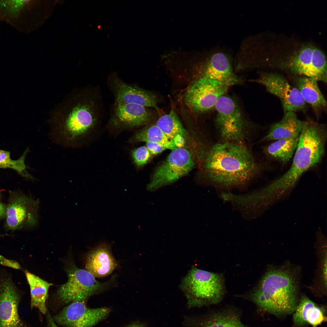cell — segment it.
<instances>
[{"mask_svg": "<svg viewBox=\"0 0 327 327\" xmlns=\"http://www.w3.org/2000/svg\"><path fill=\"white\" fill-rule=\"evenodd\" d=\"M104 113L99 87L74 90L51 112L48 122L50 138L62 147L78 148Z\"/></svg>", "mask_w": 327, "mask_h": 327, "instance_id": "obj_1", "label": "cell"}, {"mask_svg": "<svg viewBox=\"0 0 327 327\" xmlns=\"http://www.w3.org/2000/svg\"><path fill=\"white\" fill-rule=\"evenodd\" d=\"M203 170L211 180L230 185L250 179L259 172L260 167L242 143L224 141L213 145L206 153Z\"/></svg>", "mask_w": 327, "mask_h": 327, "instance_id": "obj_2", "label": "cell"}, {"mask_svg": "<svg viewBox=\"0 0 327 327\" xmlns=\"http://www.w3.org/2000/svg\"><path fill=\"white\" fill-rule=\"evenodd\" d=\"M298 282L289 268L268 269L247 298L260 309L277 316L293 313L299 302Z\"/></svg>", "mask_w": 327, "mask_h": 327, "instance_id": "obj_3", "label": "cell"}, {"mask_svg": "<svg viewBox=\"0 0 327 327\" xmlns=\"http://www.w3.org/2000/svg\"><path fill=\"white\" fill-rule=\"evenodd\" d=\"M326 126L314 121H303V126L289 170L277 179L287 187L294 190L302 175L322 160L327 140Z\"/></svg>", "mask_w": 327, "mask_h": 327, "instance_id": "obj_4", "label": "cell"}, {"mask_svg": "<svg viewBox=\"0 0 327 327\" xmlns=\"http://www.w3.org/2000/svg\"><path fill=\"white\" fill-rule=\"evenodd\" d=\"M180 288L187 300L189 308L215 304L225 293L222 274L192 267L182 280Z\"/></svg>", "mask_w": 327, "mask_h": 327, "instance_id": "obj_5", "label": "cell"}, {"mask_svg": "<svg viewBox=\"0 0 327 327\" xmlns=\"http://www.w3.org/2000/svg\"><path fill=\"white\" fill-rule=\"evenodd\" d=\"M54 7L51 1L0 0V20L29 32L40 27Z\"/></svg>", "mask_w": 327, "mask_h": 327, "instance_id": "obj_6", "label": "cell"}, {"mask_svg": "<svg viewBox=\"0 0 327 327\" xmlns=\"http://www.w3.org/2000/svg\"><path fill=\"white\" fill-rule=\"evenodd\" d=\"M65 270L68 280L60 286L57 292L58 299L65 304L85 300L89 297L105 289L110 282H98L89 272L78 268L72 262L68 264Z\"/></svg>", "mask_w": 327, "mask_h": 327, "instance_id": "obj_7", "label": "cell"}, {"mask_svg": "<svg viewBox=\"0 0 327 327\" xmlns=\"http://www.w3.org/2000/svg\"><path fill=\"white\" fill-rule=\"evenodd\" d=\"M39 201L21 192L10 191L7 205L5 227L8 230L36 228L39 221Z\"/></svg>", "mask_w": 327, "mask_h": 327, "instance_id": "obj_8", "label": "cell"}, {"mask_svg": "<svg viewBox=\"0 0 327 327\" xmlns=\"http://www.w3.org/2000/svg\"><path fill=\"white\" fill-rule=\"evenodd\" d=\"M281 65V68L292 74L326 82V56L321 50L312 45L303 46Z\"/></svg>", "mask_w": 327, "mask_h": 327, "instance_id": "obj_9", "label": "cell"}, {"mask_svg": "<svg viewBox=\"0 0 327 327\" xmlns=\"http://www.w3.org/2000/svg\"><path fill=\"white\" fill-rule=\"evenodd\" d=\"M195 165L192 156L187 149L181 147L172 150L155 169L147 189L153 190L174 183L187 175Z\"/></svg>", "mask_w": 327, "mask_h": 327, "instance_id": "obj_10", "label": "cell"}, {"mask_svg": "<svg viewBox=\"0 0 327 327\" xmlns=\"http://www.w3.org/2000/svg\"><path fill=\"white\" fill-rule=\"evenodd\" d=\"M230 87L223 83L206 78H199L185 91L184 103L194 113L208 111L215 107L218 99Z\"/></svg>", "mask_w": 327, "mask_h": 327, "instance_id": "obj_11", "label": "cell"}, {"mask_svg": "<svg viewBox=\"0 0 327 327\" xmlns=\"http://www.w3.org/2000/svg\"><path fill=\"white\" fill-rule=\"evenodd\" d=\"M214 107L216 124L222 138L225 141L241 143L245 136V124L236 104L231 98L223 95Z\"/></svg>", "mask_w": 327, "mask_h": 327, "instance_id": "obj_12", "label": "cell"}, {"mask_svg": "<svg viewBox=\"0 0 327 327\" xmlns=\"http://www.w3.org/2000/svg\"><path fill=\"white\" fill-rule=\"evenodd\" d=\"M110 311L105 307L88 308L84 300H81L71 303L53 318L63 327H92L104 319Z\"/></svg>", "mask_w": 327, "mask_h": 327, "instance_id": "obj_13", "label": "cell"}, {"mask_svg": "<svg viewBox=\"0 0 327 327\" xmlns=\"http://www.w3.org/2000/svg\"><path fill=\"white\" fill-rule=\"evenodd\" d=\"M255 81L279 98L285 113L295 112L306 107V103L299 90L282 75L274 73H264Z\"/></svg>", "mask_w": 327, "mask_h": 327, "instance_id": "obj_14", "label": "cell"}, {"mask_svg": "<svg viewBox=\"0 0 327 327\" xmlns=\"http://www.w3.org/2000/svg\"><path fill=\"white\" fill-rule=\"evenodd\" d=\"M106 82L114 96V102L137 104L149 108L155 107L157 104L152 93L136 84L126 82L116 72L108 75Z\"/></svg>", "mask_w": 327, "mask_h": 327, "instance_id": "obj_15", "label": "cell"}, {"mask_svg": "<svg viewBox=\"0 0 327 327\" xmlns=\"http://www.w3.org/2000/svg\"><path fill=\"white\" fill-rule=\"evenodd\" d=\"M18 289L7 275L0 276V327H26L19 316Z\"/></svg>", "mask_w": 327, "mask_h": 327, "instance_id": "obj_16", "label": "cell"}, {"mask_svg": "<svg viewBox=\"0 0 327 327\" xmlns=\"http://www.w3.org/2000/svg\"><path fill=\"white\" fill-rule=\"evenodd\" d=\"M110 114V124L117 127L133 128L146 126L152 117L149 107L114 102L111 107Z\"/></svg>", "mask_w": 327, "mask_h": 327, "instance_id": "obj_17", "label": "cell"}, {"mask_svg": "<svg viewBox=\"0 0 327 327\" xmlns=\"http://www.w3.org/2000/svg\"><path fill=\"white\" fill-rule=\"evenodd\" d=\"M201 71L199 78L213 80L229 87L240 82L233 72L229 56L223 52L217 51L210 54L204 62Z\"/></svg>", "mask_w": 327, "mask_h": 327, "instance_id": "obj_18", "label": "cell"}, {"mask_svg": "<svg viewBox=\"0 0 327 327\" xmlns=\"http://www.w3.org/2000/svg\"><path fill=\"white\" fill-rule=\"evenodd\" d=\"M183 322L185 327H248L242 322L239 313L232 308L187 316Z\"/></svg>", "mask_w": 327, "mask_h": 327, "instance_id": "obj_19", "label": "cell"}, {"mask_svg": "<svg viewBox=\"0 0 327 327\" xmlns=\"http://www.w3.org/2000/svg\"><path fill=\"white\" fill-rule=\"evenodd\" d=\"M109 246L102 243L91 250L86 260V270L95 277H102L111 274L117 266Z\"/></svg>", "mask_w": 327, "mask_h": 327, "instance_id": "obj_20", "label": "cell"}, {"mask_svg": "<svg viewBox=\"0 0 327 327\" xmlns=\"http://www.w3.org/2000/svg\"><path fill=\"white\" fill-rule=\"evenodd\" d=\"M293 313V325L296 327L309 324L316 327L326 320L324 308L305 296L301 298Z\"/></svg>", "mask_w": 327, "mask_h": 327, "instance_id": "obj_21", "label": "cell"}, {"mask_svg": "<svg viewBox=\"0 0 327 327\" xmlns=\"http://www.w3.org/2000/svg\"><path fill=\"white\" fill-rule=\"evenodd\" d=\"M295 112H288L279 122L273 124L264 137L267 140H276L299 136L303 126Z\"/></svg>", "mask_w": 327, "mask_h": 327, "instance_id": "obj_22", "label": "cell"}, {"mask_svg": "<svg viewBox=\"0 0 327 327\" xmlns=\"http://www.w3.org/2000/svg\"><path fill=\"white\" fill-rule=\"evenodd\" d=\"M156 124L177 147H182L186 132L173 108L168 113L160 117Z\"/></svg>", "mask_w": 327, "mask_h": 327, "instance_id": "obj_23", "label": "cell"}, {"mask_svg": "<svg viewBox=\"0 0 327 327\" xmlns=\"http://www.w3.org/2000/svg\"><path fill=\"white\" fill-rule=\"evenodd\" d=\"M316 80L306 76H298L296 78V88L306 103L315 109L325 107L326 102Z\"/></svg>", "mask_w": 327, "mask_h": 327, "instance_id": "obj_24", "label": "cell"}, {"mask_svg": "<svg viewBox=\"0 0 327 327\" xmlns=\"http://www.w3.org/2000/svg\"><path fill=\"white\" fill-rule=\"evenodd\" d=\"M25 274L29 285L31 296V309L37 308L43 314L47 312L46 302L49 287L53 285L39 277L25 271Z\"/></svg>", "mask_w": 327, "mask_h": 327, "instance_id": "obj_25", "label": "cell"}, {"mask_svg": "<svg viewBox=\"0 0 327 327\" xmlns=\"http://www.w3.org/2000/svg\"><path fill=\"white\" fill-rule=\"evenodd\" d=\"M145 126L135 134L132 140L135 142L156 143L171 150L178 148L156 124H147Z\"/></svg>", "mask_w": 327, "mask_h": 327, "instance_id": "obj_26", "label": "cell"}, {"mask_svg": "<svg viewBox=\"0 0 327 327\" xmlns=\"http://www.w3.org/2000/svg\"><path fill=\"white\" fill-rule=\"evenodd\" d=\"M299 137L275 140L267 147L266 152L273 158L283 163L286 164L294 154Z\"/></svg>", "mask_w": 327, "mask_h": 327, "instance_id": "obj_27", "label": "cell"}, {"mask_svg": "<svg viewBox=\"0 0 327 327\" xmlns=\"http://www.w3.org/2000/svg\"><path fill=\"white\" fill-rule=\"evenodd\" d=\"M28 151V149L27 148L19 159L13 160L10 158L9 152L0 150V168L12 169L24 177L34 180V178L27 171L25 163V157Z\"/></svg>", "mask_w": 327, "mask_h": 327, "instance_id": "obj_28", "label": "cell"}, {"mask_svg": "<svg viewBox=\"0 0 327 327\" xmlns=\"http://www.w3.org/2000/svg\"><path fill=\"white\" fill-rule=\"evenodd\" d=\"M151 154L146 146H142L134 149L132 156L134 163L138 167L146 164L150 160Z\"/></svg>", "mask_w": 327, "mask_h": 327, "instance_id": "obj_29", "label": "cell"}, {"mask_svg": "<svg viewBox=\"0 0 327 327\" xmlns=\"http://www.w3.org/2000/svg\"><path fill=\"white\" fill-rule=\"evenodd\" d=\"M146 146L151 155H156L167 149L163 146L157 143L146 142Z\"/></svg>", "mask_w": 327, "mask_h": 327, "instance_id": "obj_30", "label": "cell"}, {"mask_svg": "<svg viewBox=\"0 0 327 327\" xmlns=\"http://www.w3.org/2000/svg\"><path fill=\"white\" fill-rule=\"evenodd\" d=\"M0 263L3 266H7L17 269H20L21 268L17 261L7 259L0 255Z\"/></svg>", "mask_w": 327, "mask_h": 327, "instance_id": "obj_31", "label": "cell"}, {"mask_svg": "<svg viewBox=\"0 0 327 327\" xmlns=\"http://www.w3.org/2000/svg\"><path fill=\"white\" fill-rule=\"evenodd\" d=\"M7 205L2 201V196L0 193V220L5 218Z\"/></svg>", "mask_w": 327, "mask_h": 327, "instance_id": "obj_32", "label": "cell"}, {"mask_svg": "<svg viewBox=\"0 0 327 327\" xmlns=\"http://www.w3.org/2000/svg\"><path fill=\"white\" fill-rule=\"evenodd\" d=\"M47 312V319L48 327H58L48 311Z\"/></svg>", "mask_w": 327, "mask_h": 327, "instance_id": "obj_33", "label": "cell"}, {"mask_svg": "<svg viewBox=\"0 0 327 327\" xmlns=\"http://www.w3.org/2000/svg\"><path fill=\"white\" fill-rule=\"evenodd\" d=\"M125 327H146L145 325L142 323H135Z\"/></svg>", "mask_w": 327, "mask_h": 327, "instance_id": "obj_34", "label": "cell"}]
</instances>
